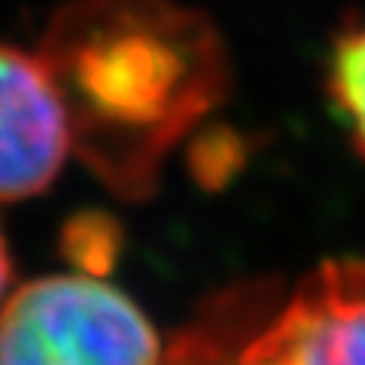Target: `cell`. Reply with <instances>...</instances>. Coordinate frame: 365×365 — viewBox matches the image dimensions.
I'll use <instances>...</instances> for the list:
<instances>
[{"label":"cell","mask_w":365,"mask_h":365,"mask_svg":"<svg viewBox=\"0 0 365 365\" xmlns=\"http://www.w3.org/2000/svg\"><path fill=\"white\" fill-rule=\"evenodd\" d=\"M9 280H13V259H9V247H6V237H4V232H0V302L6 299Z\"/></svg>","instance_id":"obj_8"},{"label":"cell","mask_w":365,"mask_h":365,"mask_svg":"<svg viewBox=\"0 0 365 365\" xmlns=\"http://www.w3.org/2000/svg\"><path fill=\"white\" fill-rule=\"evenodd\" d=\"M237 365H365V262H326L259 332Z\"/></svg>","instance_id":"obj_3"},{"label":"cell","mask_w":365,"mask_h":365,"mask_svg":"<svg viewBox=\"0 0 365 365\" xmlns=\"http://www.w3.org/2000/svg\"><path fill=\"white\" fill-rule=\"evenodd\" d=\"M0 365H162L158 335L95 274H49L0 302Z\"/></svg>","instance_id":"obj_2"},{"label":"cell","mask_w":365,"mask_h":365,"mask_svg":"<svg viewBox=\"0 0 365 365\" xmlns=\"http://www.w3.org/2000/svg\"><path fill=\"white\" fill-rule=\"evenodd\" d=\"M37 55L58 88L73 153L125 198L153 189L165 153L225 88L213 25L174 0H71Z\"/></svg>","instance_id":"obj_1"},{"label":"cell","mask_w":365,"mask_h":365,"mask_svg":"<svg viewBox=\"0 0 365 365\" xmlns=\"http://www.w3.org/2000/svg\"><path fill=\"white\" fill-rule=\"evenodd\" d=\"M228 326H232V317L220 314L207 323L189 329L182 338H177V344L170 347L162 365H237L241 350L235 353Z\"/></svg>","instance_id":"obj_7"},{"label":"cell","mask_w":365,"mask_h":365,"mask_svg":"<svg viewBox=\"0 0 365 365\" xmlns=\"http://www.w3.org/2000/svg\"><path fill=\"white\" fill-rule=\"evenodd\" d=\"M64 256L83 274H104L119 253V228L107 216L86 213L64 228Z\"/></svg>","instance_id":"obj_6"},{"label":"cell","mask_w":365,"mask_h":365,"mask_svg":"<svg viewBox=\"0 0 365 365\" xmlns=\"http://www.w3.org/2000/svg\"><path fill=\"white\" fill-rule=\"evenodd\" d=\"M329 88H332L341 116L347 119L359 146L365 150V28L347 31L338 40Z\"/></svg>","instance_id":"obj_5"},{"label":"cell","mask_w":365,"mask_h":365,"mask_svg":"<svg viewBox=\"0 0 365 365\" xmlns=\"http://www.w3.org/2000/svg\"><path fill=\"white\" fill-rule=\"evenodd\" d=\"M71 150L67 113L43 58L0 43V204L46 192Z\"/></svg>","instance_id":"obj_4"}]
</instances>
